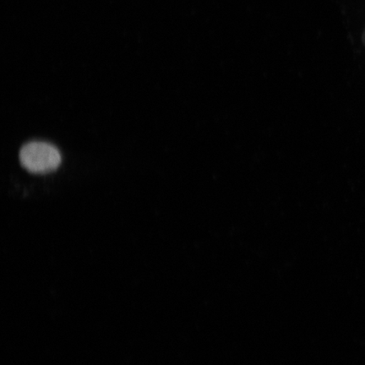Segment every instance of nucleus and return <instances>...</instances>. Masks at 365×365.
<instances>
[{
    "instance_id": "f257e3e1",
    "label": "nucleus",
    "mask_w": 365,
    "mask_h": 365,
    "mask_svg": "<svg viewBox=\"0 0 365 365\" xmlns=\"http://www.w3.org/2000/svg\"><path fill=\"white\" fill-rule=\"evenodd\" d=\"M20 161L21 165L31 173H48L61 165V154L52 144L31 141L21 149Z\"/></svg>"
}]
</instances>
